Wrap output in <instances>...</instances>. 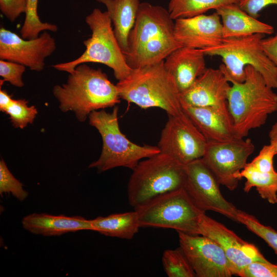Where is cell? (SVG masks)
Masks as SVG:
<instances>
[{
    "mask_svg": "<svg viewBox=\"0 0 277 277\" xmlns=\"http://www.w3.org/2000/svg\"><path fill=\"white\" fill-rule=\"evenodd\" d=\"M182 46L175 37L174 22L168 10L141 3L124 53L128 66L132 69L155 64Z\"/></svg>",
    "mask_w": 277,
    "mask_h": 277,
    "instance_id": "6da1fadb",
    "label": "cell"
},
{
    "mask_svg": "<svg viewBox=\"0 0 277 277\" xmlns=\"http://www.w3.org/2000/svg\"><path fill=\"white\" fill-rule=\"evenodd\" d=\"M69 74L66 83L54 86L53 93L61 110L74 112L80 122L86 121L94 111L111 107L120 102L116 85L102 69L83 63Z\"/></svg>",
    "mask_w": 277,
    "mask_h": 277,
    "instance_id": "7a4b0ae2",
    "label": "cell"
},
{
    "mask_svg": "<svg viewBox=\"0 0 277 277\" xmlns=\"http://www.w3.org/2000/svg\"><path fill=\"white\" fill-rule=\"evenodd\" d=\"M245 71L244 82L231 83L227 98L234 136L240 138L264 125L269 115L277 111V94L273 89L252 66H247Z\"/></svg>",
    "mask_w": 277,
    "mask_h": 277,
    "instance_id": "3957f363",
    "label": "cell"
},
{
    "mask_svg": "<svg viewBox=\"0 0 277 277\" xmlns=\"http://www.w3.org/2000/svg\"><path fill=\"white\" fill-rule=\"evenodd\" d=\"M121 98L142 109L160 108L168 115L182 111L180 92L173 77L166 70L164 60L132 69L116 85Z\"/></svg>",
    "mask_w": 277,
    "mask_h": 277,
    "instance_id": "277c9868",
    "label": "cell"
},
{
    "mask_svg": "<svg viewBox=\"0 0 277 277\" xmlns=\"http://www.w3.org/2000/svg\"><path fill=\"white\" fill-rule=\"evenodd\" d=\"M118 111V107L114 106L111 112L101 109L89 115V124L98 130L103 141L100 157L89 168L100 172L120 167L133 170L141 160L161 152L157 146H141L130 141L120 129Z\"/></svg>",
    "mask_w": 277,
    "mask_h": 277,
    "instance_id": "5b68a950",
    "label": "cell"
},
{
    "mask_svg": "<svg viewBox=\"0 0 277 277\" xmlns=\"http://www.w3.org/2000/svg\"><path fill=\"white\" fill-rule=\"evenodd\" d=\"M85 22L91 31V36L83 42L85 50L77 58L54 64L52 67L70 73L80 64L100 63L110 68L118 81L125 78L132 69L127 63L107 12L95 8L86 17Z\"/></svg>",
    "mask_w": 277,
    "mask_h": 277,
    "instance_id": "8992f818",
    "label": "cell"
},
{
    "mask_svg": "<svg viewBox=\"0 0 277 277\" xmlns=\"http://www.w3.org/2000/svg\"><path fill=\"white\" fill-rule=\"evenodd\" d=\"M265 35L255 34L241 37L225 38L215 47L202 49L206 55L220 56V69L230 83H242L245 69L250 66L264 77L267 84L277 89V67L264 52L261 41Z\"/></svg>",
    "mask_w": 277,
    "mask_h": 277,
    "instance_id": "52a82bcc",
    "label": "cell"
},
{
    "mask_svg": "<svg viewBox=\"0 0 277 277\" xmlns=\"http://www.w3.org/2000/svg\"><path fill=\"white\" fill-rule=\"evenodd\" d=\"M132 171L127 193L129 203L134 208L184 187L185 165L165 153L160 152L141 160Z\"/></svg>",
    "mask_w": 277,
    "mask_h": 277,
    "instance_id": "ba28073f",
    "label": "cell"
},
{
    "mask_svg": "<svg viewBox=\"0 0 277 277\" xmlns=\"http://www.w3.org/2000/svg\"><path fill=\"white\" fill-rule=\"evenodd\" d=\"M134 210L141 227L170 228L193 235L200 234L199 222L205 213L183 187L157 196Z\"/></svg>",
    "mask_w": 277,
    "mask_h": 277,
    "instance_id": "9c48e42d",
    "label": "cell"
},
{
    "mask_svg": "<svg viewBox=\"0 0 277 277\" xmlns=\"http://www.w3.org/2000/svg\"><path fill=\"white\" fill-rule=\"evenodd\" d=\"M254 149L251 139L234 137L225 142L207 143L201 159L220 185L232 191L237 188L241 180L239 174Z\"/></svg>",
    "mask_w": 277,
    "mask_h": 277,
    "instance_id": "30bf717a",
    "label": "cell"
},
{
    "mask_svg": "<svg viewBox=\"0 0 277 277\" xmlns=\"http://www.w3.org/2000/svg\"><path fill=\"white\" fill-rule=\"evenodd\" d=\"M207 145L205 137L182 110L168 115L157 146L161 153L186 165L202 159Z\"/></svg>",
    "mask_w": 277,
    "mask_h": 277,
    "instance_id": "8fae6325",
    "label": "cell"
},
{
    "mask_svg": "<svg viewBox=\"0 0 277 277\" xmlns=\"http://www.w3.org/2000/svg\"><path fill=\"white\" fill-rule=\"evenodd\" d=\"M220 185L201 159L185 165L183 188L194 204L204 212L214 211L236 222L239 209L224 198Z\"/></svg>",
    "mask_w": 277,
    "mask_h": 277,
    "instance_id": "7c38bea8",
    "label": "cell"
},
{
    "mask_svg": "<svg viewBox=\"0 0 277 277\" xmlns=\"http://www.w3.org/2000/svg\"><path fill=\"white\" fill-rule=\"evenodd\" d=\"M180 247L197 277H231L234 269L220 246L201 234L177 232Z\"/></svg>",
    "mask_w": 277,
    "mask_h": 277,
    "instance_id": "4fadbf2b",
    "label": "cell"
},
{
    "mask_svg": "<svg viewBox=\"0 0 277 277\" xmlns=\"http://www.w3.org/2000/svg\"><path fill=\"white\" fill-rule=\"evenodd\" d=\"M56 48L55 39L47 31L36 38L25 39L1 27V60L17 63L39 72L44 68L45 59L54 52Z\"/></svg>",
    "mask_w": 277,
    "mask_h": 277,
    "instance_id": "5bb4252c",
    "label": "cell"
},
{
    "mask_svg": "<svg viewBox=\"0 0 277 277\" xmlns=\"http://www.w3.org/2000/svg\"><path fill=\"white\" fill-rule=\"evenodd\" d=\"M200 234L213 240L222 248L233 266L235 275L241 276L250 263L267 259L253 244L244 241L222 223L203 213L199 222Z\"/></svg>",
    "mask_w": 277,
    "mask_h": 277,
    "instance_id": "9a60e30c",
    "label": "cell"
},
{
    "mask_svg": "<svg viewBox=\"0 0 277 277\" xmlns=\"http://www.w3.org/2000/svg\"><path fill=\"white\" fill-rule=\"evenodd\" d=\"M174 35L183 46L200 49L217 46L224 39L221 17L215 11L209 15L177 19Z\"/></svg>",
    "mask_w": 277,
    "mask_h": 277,
    "instance_id": "2e32d148",
    "label": "cell"
},
{
    "mask_svg": "<svg viewBox=\"0 0 277 277\" xmlns=\"http://www.w3.org/2000/svg\"><path fill=\"white\" fill-rule=\"evenodd\" d=\"M229 83L220 68H207L188 89L180 93L182 106L208 107L226 104L231 86Z\"/></svg>",
    "mask_w": 277,
    "mask_h": 277,
    "instance_id": "e0dca14e",
    "label": "cell"
},
{
    "mask_svg": "<svg viewBox=\"0 0 277 277\" xmlns=\"http://www.w3.org/2000/svg\"><path fill=\"white\" fill-rule=\"evenodd\" d=\"M182 107L207 143L225 142L235 137L227 104L217 106Z\"/></svg>",
    "mask_w": 277,
    "mask_h": 277,
    "instance_id": "ac0fdd59",
    "label": "cell"
},
{
    "mask_svg": "<svg viewBox=\"0 0 277 277\" xmlns=\"http://www.w3.org/2000/svg\"><path fill=\"white\" fill-rule=\"evenodd\" d=\"M205 55L202 49L182 46L164 60L165 68L180 93L188 89L207 69Z\"/></svg>",
    "mask_w": 277,
    "mask_h": 277,
    "instance_id": "d6986e66",
    "label": "cell"
},
{
    "mask_svg": "<svg viewBox=\"0 0 277 277\" xmlns=\"http://www.w3.org/2000/svg\"><path fill=\"white\" fill-rule=\"evenodd\" d=\"M22 224L30 233L44 236H59L81 230L92 231L91 220L79 216L34 213L23 217Z\"/></svg>",
    "mask_w": 277,
    "mask_h": 277,
    "instance_id": "ffe728a7",
    "label": "cell"
},
{
    "mask_svg": "<svg viewBox=\"0 0 277 277\" xmlns=\"http://www.w3.org/2000/svg\"><path fill=\"white\" fill-rule=\"evenodd\" d=\"M223 26L224 38L241 37L255 34H271L273 27L258 20L241 9L237 4L223 6L216 10Z\"/></svg>",
    "mask_w": 277,
    "mask_h": 277,
    "instance_id": "44dd1931",
    "label": "cell"
},
{
    "mask_svg": "<svg viewBox=\"0 0 277 277\" xmlns=\"http://www.w3.org/2000/svg\"><path fill=\"white\" fill-rule=\"evenodd\" d=\"M103 4L111 19L117 42L124 53L129 35L136 21L140 0H96Z\"/></svg>",
    "mask_w": 277,
    "mask_h": 277,
    "instance_id": "7402d4cb",
    "label": "cell"
},
{
    "mask_svg": "<svg viewBox=\"0 0 277 277\" xmlns=\"http://www.w3.org/2000/svg\"><path fill=\"white\" fill-rule=\"evenodd\" d=\"M90 220L92 231L120 239H132L141 228L135 210L111 214L107 216H97Z\"/></svg>",
    "mask_w": 277,
    "mask_h": 277,
    "instance_id": "603a6c76",
    "label": "cell"
},
{
    "mask_svg": "<svg viewBox=\"0 0 277 277\" xmlns=\"http://www.w3.org/2000/svg\"><path fill=\"white\" fill-rule=\"evenodd\" d=\"M240 180H246L244 190L248 192L255 187L261 197L269 203H277V172L273 173L259 171L247 164L239 174Z\"/></svg>",
    "mask_w": 277,
    "mask_h": 277,
    "instance_id": "cb8c5ba5",
    "label": "cell"
},
{
    "mask_svg": "<svg viewBox=\"0 0 277 277\" xmlns=\"http://www.w3.org/2000/svg\"><path fill=\"white\" fill-rule=\"evenodd\" d=\"M239 0H170L168 10L172 19L189 18L203 14L212 9L231 4H237Z\"/></svg>",
    "mask_w": 277,
    "mask_h": 277,
    "instance_id": "d4e9b609",
    "label": "cell"
},
{
    "mask_svg": "<svg viewBox=\"0 0 277 277\" xmlns=\"http://www.w3.org/2000/svg\"><path fill=\"white\" fill-rule=\"evenodd\" d=\"M164 270L169 277H195L191 265L180 247L167 249L162 258Z\"/></svg>",
    "mask_w": 277,
    "mask_h": 277,
    "instance_id": "484cf974",
    "label": "cell"
},
{
    "mask_svg": "<svg viewBox=\"0 0 277 277\" xmlns=\"http://www.w3.org/2000/svg\"><path fill=\"white\" fill-rule=\"evenodd\" d=\"M38 0H28L24 23L20 30L21 36L25 39L37 37L39 33L45 31L56 32L58 28L56 25L42 22L38 15Z\"/></svg>",
    "mask_w": 277,
    "mask_h": 277,
    "instance_id": "4316f807",
    "label": "cell"
},
{
    "mask_svg": "<svg viewBox=\"0 0 277 277\" xmlns=\"http://www.w3.org/2000/svg\"><path fill=\"white\" fill-rule=\"evenodd\" d=\"M236 222L263 239L277 254V231L271 227L262 224L253 215L239 210Z\"/></svg>",
    "mask_w": 277,
    "mask_h": 277,
    "instance_id": "83f0119b",
    "label": "cell"
},
{
    "mask_svg": "<svg viewBox=\"0 0 277 277\" xmlns=\"http://www.w3.org/2000/svg\"><path fill=\"white\" fill-rule=\"evenodd\" d=\"M28 102L24 99H13L7 108L5 113L9 115L12 125L15 128L23 129L28 124H32L37 114L34 106H29Z\"/></svg>",
    "mask_w": 277,
    "mask_h": 277,
    "instance_id": "f1b7e54d",
    "label": "cell"
},
{
    "mask_svg": "<svg viewBox=\"0 0 277 277\" xmlns=\"http://www.w3.org/2000/svg\"><path fill=\"white\" fill-rule=\"evenodd\" d=\"M11 193L18 201H24L28 196V192L23 185L17 180L9 170L3 159L0 161V194Z\"/></svg>",
    "mask_w": 277,
    "mask_h": 277,
    "instance_id": "f546056e",
    "label": "cell"
},
{
    "mask_svg": "<svg viewBox=\"0 0 277 277\" xmlns=\"http://www.w3.org/2000/svg\"><path fill=\"white\" fill-rule=\"evenodd\" d=\"M26 67L20 64L6 60H0V75L4 82L10 83L17 87H22L24 83L22 80Z\"/></svg>",
    "mask_w": 277,
    "mask_h": 277,
    "instance_id": "4dcf8cb0",
    "label": "cell"
},
{
    "mask_svg": "<svg viewBox=\"0 0 277 277\" xmlns=\"http://www.w3.org/2000/svg\"><path fill=\"white\" fill-rule=\"evenodd\" d=\"M276 155L275 150L271 145H264L258 155L251 162L247 163V165L262 172H275L273 158Z\"/></svg>",
    "mask_w": 277,
    "mask_h": 277,
    "instance_id": "1f68e13d",
    "label": "cell"
},
{
    "mask_svg": "<svg viewBox=\"0 0 277 277\" xmlns=\"http://www.w3.org/2000/svg\"><path fill=\"white\" fill-rule=\"evenodd\" d=\"M241 277H277V265L269 261H253L243 270Z\"/></svg>",
    "mask_w": 277,
    "mask_h": 277,
    "instance_id": "d6a6232c",
    "label": "cell"
},
{
    "mask_svg": "<svg viewBox=\"0 0 277 277\" xmlns=\"http://www.w3.org/2000/svg\"><path fill=\"white\" fill-rule=\"evenodd\" d=\"M28 0H0V10L10 21L13 22L22 13H25Z\"/></svg>",
    "mask_w": 277,
    "mask_h": 277,
    "instance_id": "836d02e7",
    "label": "cell"
},
{
    "mask_svg": "<svg viewBox=\"0 0 277 277\" xmlns=\"http://www.w3.org/2000/svg\"><path fill=\"white\" fill-rule=\"evenodd\" d=\"M238 5L243 11L257 18L264 8L271 5H277V0H239Z\"/></svg>",
    "mask_w": 277,
    "mask_h": 277,
    "instance_id": "e575fe53",
    "label": "cell"
},
{
    "mask_svg": "<svg viewBox=\"0 0 277 277\" xmlns=\"http://www.w3.org/2000/svg\"><path fill=\"white\" fill-rule=\"evenodd\" d=\"M261 45L267 57L277 67V32L274 36L263 38Z\"/></svg>",
    "mask_w": 277,
    "mask_h": 277,
    "instance_id": "d590c367",
    "label": "cell"
},
{
    "mask_svg": "<svg viewBox=\"0 0 277 277\" xmlns=\"http://www.w3.org/2000/svg\"><path fill=\"white\" fill-rule=\"evenodd\" d=\"M10 95L6 90H0V110L5 112L7 108L12 101Z\"/></svg>",
    "mask_w": 277,
    "mask_h": 277,
    "instance_id": "8d00e7d4",
    "label": "cell"
},
{
    "mask_svg": "<svg viewBox=\"0 0 277 277\" xmlns=\"http://www.w3.org/2000/svg\"><path fill=\"white\" fill-rule=\"evenodd\" d=\"M269 144L273 147L277 155V122L272 126L269 132Z\"/></svg>",
    "mask_w": 277,
    "mask_h": 277,
    "instance_id": "74e56055",
    "label": "cell"
},
{
    "mask_svg": "<svg viewBox=\"0 0 277 277\" xmlns=\"http://www.w3.org/2000/svg\"></svg>",
    "mask_w": 277,
    "mask_h": 277,
    "instance_id": "f35d334b",
    "label": "cell"
}]
</instances>
